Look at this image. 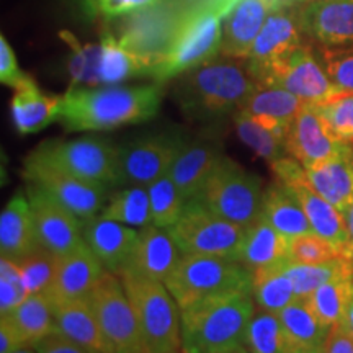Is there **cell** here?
Segmentation results:
<instances>
[{
	"instance_id": "e0dca14e",
	"label": "cell",
	"mask_w": 353,
	"mask_h": 353,
	"mask_svg": "<svg viewBox=\"0 0 353 353\" xmlns=\"http://www.w3.org/2000/svg\"><path fill=\"white\" fill-rule=\"evenodd\" d=\"M348 143H343L330 130L317 105L304 103L291 123L286 136V154L296 159L303 167H311L341 154Z\"/></svg>"
},
{
	"instance_id": "44dd1931",
	"label": "cell",
	"mask_w": 353,
	"mask_h": 353,
	"mask_svg": "<svg viewBox=\"0 0 353 353\" xmlns=\"http://www.w3.org/2000/svg\"><path fill=\"white\" fill-rule=\"evenodd\" d=\"M107 268L85 242L59 260L54 281L46 294L52 301L88 298Z\"/></svg>"
},
{
	"instance_id": "5bb4252c",
	"label": "cell",
	"mask_w": 353,
	"mask_h": 353,
	"mask_svg": "<svg viewBox=\"0 0 353 353\" xmlns=\"http://www.w3.org/2000/svg\"><path fill=\"white\" fill-rule=\"evenodd\" d=\"M185 143L179 132H149L118 145L121 185L148 187L169 174L176 154Z\"/></svg>"
},
{
	"instance_id": "9a60e30c",
	"label": "cell",
	"mask_w": 353,
	"mask_h": 353,
	"mask_svg": "<svg viewBox=\"0 0 353 353\" xmlns=\"http://www.w3.org/2000/svg\"><path fill=\"white\" fill-rule=\"evenodd\" d=\"M306 39L309 38L304 33L299 19V6L291 0H285L265 21L252 51L245 59L247 69L254 81L259 83L278 61L283 59Z\"/></svg>"
},
{
	"instance_id": "83f0119b",
	"label": "cell",
	"mask_w": 353,
	"mask_h": 353,
	"mask_svg": "<svg viewBox=\"0 0 353 353\" xmlns=\"http://www.w3.org/2000/svg\"><path fill=\"white\" fill-rule=\"evenodd\" d=\"M304 170L316 192L341 213L353 201V145L348 144L337 156Z\"/></svg>"
},
{
	"instance_id": "cb8c5ba5",
	"label": "cell",
	"mask_w": 353,
	"mask_h": 353,
	"mask_svg": "<svg viewBox=\"0 0 353 353\" xmlns=\"http://www.w3.org/2000/svg\"><path fill=\"white\" fill-rule=\"evenodd\" d=\"M156 63L125 46L112 30H105L97 51V81L100 85H118L134 77H151Z\"/></svg>"
},
{
	"instance_id": "484cf974",
	"label": "cell",
	"mask_w": 353,
	"mask_h": 353,
	"mask_svg": "<svg viewBox=\"0 0 353 353\" xmlns=\"http://www.w3.org/2000/svg\"><path fill=\"white\" fill-rule=\"evenodd\" d=\"M39 247L28 195L15 193L0 214V254L10 260H19Z\"/></svg>"
},
{
	"instance_id": "e575fe53",
	"label": "cell",
	"mask_w": 353,
	"mask_h": 353,
	"mask_svg": "<svg viewBox=\"0 0 353 353\" xmlns=\"http://www.w3.org/2000/svg\"><path fill=\"white\" fill-rule=\"evenodd\" d=\"M286 263L252 272V294L259 311L278 314L298 299L293 281L285 272Z\"/></svg>"
},
{
	"instance_id": "ab89813d",
	"label": "cell",
	"mask_w": 353,
	"mask_h": 353,
	"mask_svg": "<svg viewBox=\"0 0 353 353\" xmlns=\"http://www.w3.org/2000/svg\"><path fill=\"white\" fill-rule=\"evenodd\" d=\"M353 288L352 280H335L322 285L317 288L311 296L306 298L309 306L316 312L321 322L327 327L341 324L345 317L347 304L350 299Z\"/></svg>"
},
{
	"instance_id": "6f0895ef",
	"label": "cell",
	"mask_w": 353,
	"mask_h": 353,
	"mask_svg": "<svg viewBox=\"0 0 353 353\" xmlns=\"http://www.w3.org/2000/svg\"><path fill=\"white\" fill-rule=\"evenodd\" d=\"M291 2L298 3V6H304V3H309V2H317V0H291Z\"/></svg>"
},
{
	"instance_id": "d6986e66",
	"label": "cell",
	"mask_w": 353,
	"mask_h": 353,
	"mask_svg": "<svg viewBox=\"0 0 353 353\" xmlns=\"http://www.w3.org/2000/svg\"><path fill=\"white\" fill-rule=\"evenodd\" d=\"M306 37L321 46L353 43V0H317L299 6Z\"/></svg>"
},
{
	"instance_id": "ba28073f",
	"label": "cell",
	"mask_w": 353,
	"mask_h": 353,
	"mask_svg": "<svg viewBox=\"0 0 353 353\" xmlns=\"http://www.w3.org/2000/svg\"><path fill=\"white\" fill-rule=\"evenodd\" d=\"M169 232L182 255H214L237 260L247 228L221 218L198 198H192Z\"/></svg>"
},
{
	"instance_id": "f35d334b",
	"label": "cell",
	"mask_w": 353,
	"mask_h": 353,
	"mask_svg": "<svg viewBox=\"0 0 353 353\" xmlns=\"http://www.w3.org/2000/svg\"><path fill=\"white\" fill-rule=\"evenodd\" d=\"M148 192L151 200L152 224L169 231L182 216L187 200L170 174L162 175L156 182L148 185Z\"/></svg>"
},
{
	"instance_id": "30bf717a",
	"label": "cell",
	"mask_w": 353,
	"mask_h": 353,
	"mask_svg": "<svg viewBox=\"0 0 353 353\" xmlns=\"http://www.w3.org/2000/svg\"><path fill=\"white\" fill-rule=\"evenodd\" d=\"M101 332L112 353H139L145 350L143 332L120 276L105 272L88 294Z\"/></svg>"
},
{
	"instance_id": "1f68e13d",
	"label": "cell",
	"mask_w": 353,
	"mask_h": 353,
	"mask_svg": "<svg viewBox=\"0 0 353 353\" xmlns=\"http://www.w3.org/2000/svg\"><path fill=\"white\" fill-rule=\"evenodd\" d=\"M291 345L298 352L325 350L330 329L321 322L307 299L298 298L278 312Z\"/></svg>"
},
{
	"instance_id": "2e32d148",
	"label": "cell",
	"mask_w": 353,
	"mask_h": 353,
	"mask_svg": "<svg viewBox=\"0 0 353 353\" xmlns=\"http://www.w3.org/2000/svg\"><path fill=\"white\" fill-rule=\"evenodd\" d=\"M26 195L32 208L39 245L63 257L79 249L83 242V223L63 203L52 198L46 190L28 183Z\"/></svg>"
},
{
	"instance_id": "11a10c76",
	"label": "cell",
	"mask_w": 353,
	"mask_h": 353,
	"mask_svg": "<svg viewBox=\"0 0 353 353\" xmlns=\"http://www.w3.org/2000/svg\"><path fill=\"white\" fill-rule=\"evenodd\" d=\"M224 353H250V352L247 350V348H245L244 345H239V347L232 348V350H229V352H224Z\"/></svg>"
},
{
	"instance_id": "f6af8a7d",
	"label": "cell",
	"mask_w": 353,
	"mask_h": 353,
	"mask_svg": "<svg viewBox=\"0 0 353 353\" xmlns=\"http://www.w3.org/2000/svg\"><path fill=\"white\" fill-rule=\"evenodd\" d=\"M341 257V252L332 242L319 234H303L290 241V260L296 263H321ZM343 257V255H342Z\"/></svg>"
},
{
	"instance_id": "52a82bcc",
	"label": "cell",
	"mask_w": 353,
	"mask_h": 353,
	"mask_svg": "<svg viewBox=\"0 0 353 353\" xmlns=\"http://www.w3.org/2000/svg\"><path fill=\"white\" fill-rule=\"evenodd\" d=\"M196 198L221 218L249 228L262 214V179L223 156Z\"/></svg>"
},
{
	"instance_id": "5b68a950",
	"label": "cell",
	"mask_w": 353,
	"mask_h": 353,
	"mask_svg": "<svg viewBox=\"0 0 353 353\" xmlns=\"http://www.w3.org/2000/svg\"><path fill=\"white\" fill-rule=\"evenodd\" d=\"M118 276L138 317L145 348L154 353L182 352L180 307L164 281L131 272Z\"/></svg>"
},
{
	"instance_id": "6da1fadb",
	"label": "cell",
	"mask_w": 353,
	"mask_h": 353,
	"mask_svg": "<svg viewBox=\"0 0 353 353\" xmlns=\"http://www.w3.org/2000/svg\"><path fill=\"white\" fill-rule=\"evenodd\" d=\"M161 83L138 87H70L57 121L65 131H108L151 120L159 113Z\"/></svg>"
},
{
	"instance_id": "d4e9b609",
	"label": "cell",
	"mask_w": 353,
	"mask_h": 353,
	"mask_svg": "<svg viewBox=\"0 0 353 353\" xmlns=\"http://www.w3.org/2000/svg\"><path fill=\"white\" fill-rule=\"evenodd\" d=\"M52 312L57 332L92 353H112L88 298L52 301Z\"/></svg>"
},
{
	"instance_id": "9c48e42d",
	"label": "cell",
	"mask_w": 353,
	"mask_h": 353,
	"mask_svg": "<svg viewBox=\"0 0 353 353\" xmlns=\"http://www.w3.org/2000/svg\"><path fill=\"white\" fill-rule=\"evenodd\" d=\"M30 156L83 180L107 187L121 185L118 145L88 136L79 139H50L38 145Z\"/></svg>"
},
{
	"instance_id": "d6a6232c",
	"label": "cell",
	"mask_w": 353,
	"mask_h": 353,
	"mask_svg": "<svg viewBox=\"0 0 353 353\" xmlns=\"http://www.w3.org/2000/svg\"><path fill=\"white\" fill-rule=\"evenodd\" d=\"M0 317H8L32 347L50 334L57 332L52 301L46 293L28 294L12 312Z\"/></svg>"
},
{
	"instance_id": "681fc988",
	"label": "cell",
	"mask_w": 353,
	"mask_h": 353,
	"mask_svg": "<svg viewBox=\"0 0 353 353\" xmlns=\"http://www.w3.org/2000/svg\"><path fill=\"white\" fill-rule=\"evenodd\" d=\"M38 353H92L59 332H52L34 345Z\"/></svg>"
},
{
	"instance_id": "ffe728a7",
	"label": "cell",
	"mask_w": 353,
	"mask_h": 353,
	"mask_svg": "<svg viewBox=\"0 0 353 353\" xmlns=\"http://www.w3.org/2000/svg\"><path fill=\"white\" fill-rule=\"evenodd\" d=\"M285 0H239L223 26L221 54L247 59L270 13Z\"/></svg>"
},
{
	"instance_id": "3957f363",
	"label": "cell",
	"mask_w": 353,
	"mask_h": 353,
	"mask_svg": "<svg viewBox=\"0 0 353 353\" xmlns=\"http://www.w3.org/2000/svg\"><path fill=\"white\" fill-rule=\"evenodd\" d=\"M180 77L176 99L193 120H214L239 112L257 87L247 64L228 56L214 57Z\"/></svg>"
},
{
	"instance_id": "8992f818",
	"label": "cell",
	"mask_w": 353,
	"mask_h": 353,
	"mask_svg": "<svg viewBox=\"0 0 353 353\" xmlns=\"http://www.w3.org/2000/svg\"><path fill=\"white\" fill-rule=\"evenodd\" d=\"M165 286L179 307L185 309L216 294L252 290V273L236 259L182 255Z\"/></svg>"
},
{
	"instance_id": "4fadbf2b",
	"label": "cell",
	"mask_w": 353,
	"mask_h": 353,
	"mask_svg": "<svg viewBox=\"0 0 353 353\" xmlns=\"http://www.w3.org/2000/svg\"><path fill=\"white\" fill-rule=\"evenodd\" d=\"M23 179L26 183H34L46 190L52 198L81 218L82 223L95 218L108 200L107 185L88 182L32 156L23 162Z\"/></svg>"
},
{
	"instance_id": "603a6c76",
	"label": "cell",
	"mask_w": 353,
	"mask_h": 353,
	"mask_svg": "<svg viewBox=\"0 0 353 353\" xmlns=\"http://www.w3.org/2000/svg\"><path fill=\"white\" fill-rule=\"evenodd\" d=\"M221 159L223 148L216 141L185 139L169 172L185 200L188 201L200 195L203 185Z\"/></svg>"
},
{
	"instance_id": "7c38bea8",
	"label": "cell",
	"mask_w": 353,
	"mask_h": 353,
	"mask_svg": "<svg viewBox=\"0 0 353 353\" xmlns=\"http://www.w3.org/2000/svg\"><path fill=\"white\" fill-rule=\"evenodd\" d=\"M260 85H275L296 95L304 103L319 105L339 94L316 54L311 39L299 44L283 59L278 61L259 82Z\"/></svg>"
},
{
	"instance_id": "7dc6e473",
	"label": "cell",
	"mask_w": 353,
	"mask_h": 353,
	"mask_svg": "<svg viewBox=\"0 0 353 353\" xmlns=\"http://www.w3.org/2000/svg\"><path fill=\"white\" fill-rule=\"evenodd\" d=\"M88 19H117L156 6L161 0H77Z\"/></svg>"
},
{
	"instance_id": "c3c4849f",
	"label": "cell",
	"mask_w": 353,
	"mask_h": 353,
	"mask_svg": "<svg viewBox=\"0 0 353 353\" xmlns=\"http://www.w3.org/2000/svg\"><path fill=\"white\" fill-rule=\"evenodd\" d=\"M0 81H2L3 85L12 88H19L32 81V77L26 76L23 70L19 68L15 52H13L12 46L3 34L0 37Z\"/></svg>"
},
{
	"instance_id": "836d02e7",
	"label": "cell",
	"mask_w": 353,
	"mask_h": 353,
	"mask_svg": "<svg viewBox=\"0 0 353 353\" xmlns=\"http://www.w3.org/2000/svg\"><path fill=\"white\" fill-rule=\"evenodd\" d=\"M285 272L293 281L298 298L306 299L319 286L329 283V281L352 280L353 263L350 259L342 257V255L321 263H296L290 260L285 265Z\"/></svg>"
},
{
	"instance_id": "8d00e7d4",
	"label": "cell",
	"mask_w": 353,
	"mask_h": 353,
	"mask_svg": "<svg viewBox=\"0 0 353 353\" xmlns=\"http://www.w3.org/2000/svg\"><path fill=\"white\" fill-rule=\"evenodd\" d=\"M244 347L250 353H296L278 314L259 309L247 325Z\"/></svg>"
},
{
	"instance_id": "db71d44e",
	"label": "cell",
	"mask_w": 353,
	"mask_h": 353,
	"mask_svg": "<svg viewBox=\"0 0 353 353\" xmlns=\"http://www.w3.org/2000/svg\"><path fill=\"white\" fill-rule=\"evenodd\" d=\"M342 214H343V221H345V226H347L348 236H350V244L353 249V201L342 211Z\"/></svg>"
},
{
	"instance_id": "816d5d0a",
	"label": "cell",
	"mask_w": 353,
	"mask_h": 353,
	"mask_svg": "<svg viewBox=\"0 0 353 353\" xmlns=\"http://www.w3.org/2000/svg\"><path fill=\"white\" fill-rule=\"evenodd\" d=\"M325 353H353V339L343 324L330 327L327 342H325Z\"/></svg>"
},
{
	"instance_id": "f1b7e54d",
	"label": "cell",
	"mask_w": 353,
	"mask_h": 353,
	"mask_svg": "<svg viewBox=\"0 0 353 353\" xmlns=\"http://www.w3.org/2000/svg\"><path fill=\"white\" fill-rule=\"evenodd\" d=\"M61 101L63 97L43 94L33 79L15 88L10 100V113L17 131L20 134H34L57 121Z\"/></svg>"
},
{
	"instance_id": "f907efd6",
	"label": "cell",
	"mask_w": 353,
	"mask_h": 353,
	"mask_svg": "<svg viewBox=\"0 0 353 353\" xmlns=\"http://www.w3.org/2000/svg\"><path fill=\"white\" fill-rule=\"evenodd\" d=\"M23 347H28V343L19 329L8 317H0V353H13Z\"/></svg>"
},
{
	"instance_id": "7a4b0ae2",
	"label": "cell",
	"mask_w": 353,
	"mask_h": 353,
	"mask_svg": "<svg viewBox=\"0 0 353 353\" xmlns=\"http://www.w3.org/2000/svg\"><path fill=\"white\" fill-rule=\"evenodd\" d=\"M252 290H237L180 309L182 353H224L244 345L255 312Z\"/></svg>"
},
{
	"instance_id": "277c9868",
	"label": "cell",
	"mask_w": 353,
	"mask_h": 353,
	"mask_svg": "<svg viewBox=\"0 0 353 353\" xmlns=\"http://www.w3.org/2000/svg\"><path fill=\"white\" fill-rule=\"evenodd\" d=\"M239 0H200L182 13L170 50L152 70L154 82L182 76L218 57L223 43V20Z\"/></svg>"
},
{
	"instance_id": "bcb514c9",
	"label": "cell",
	"mask_w": 353,
	"mask_h": 353,
	"mask_svg": "<svg viewBox=\"0 0 353 353\" xmlns=\"http://www.w3.org/2000/svg\"><path fill=\"white\" fill-rule=\"evenodd\" d=\"M28 296L19 267L10 259H0V316L12 312Z\"/></svg>"
},
{
	"instance_id": "60d3db41",
	"label": "cell",
	"mask_w": 353,
	"mask_h": 353,
	"mask_svg": "<svg viewBox=\"0 0 353 353\" xmlns=\"http://www.w3.org/2000/svg\"><path fill=\"white\" fill-rule=\"evenodd\" d=\"M61 257L51 252L46 247L39 245L32 254L25 255L19 260H13L19 267V272L23 278L25 288L28 294L46 293L54 281L57 267Z\"/></svg>"
},
{
	"instance_id": "d590c367",
	"label": "cell",
	"mask_w": 353,
	"mask_h": 353,
	"mask_svg": "<svg viewBox=\"0 0 353 353\" xmlns=\"http://www.w3.org/2000/svg\"><path fill=\"white\" fill-rule=\"evenodd\" d=\"M101 218L113 219L126 226L141 229L152 223L151 200L148 187L132 185L131 188L120 190L108 198L107 205L100 213Z\"/></svg>"
},
{
	"instance_id": "4dcf8cb0",
	"label": "cell",
	"mask_w": 353,
	"mask_h": 353,
	"mask_svg": "<svg viewBox=\"0 0 353 353\" xmlns=\"http://www.w3.org/2000/svg\"><path fill=\"white\" fill-rule=\"evenodd\" d=\"M262 216L290 241L303 234L314 232L301 203L286 185L276 179L263 190Z\"/></svg>"
},
{
	"instance_id": "9f6ffc18",
	"label": "cell",
	"mask_w": 353,
	"mask_h": 353,
	"mask_svg": "<svg viewBox=\"0 0 353 353\" xmlns=\"http://www.w3.org/2000/svg\"><path fill=\"white\" fill-rule=\"evenodd\" d=\"M13 353H38V352L34 350V347L28 345V347H23V348H20V350H17V352H13Z\"/></svg>"
},
{
	"instance_id": "f5cc1de1",
	"label": "cell",
	"mask_w": 353,
	"mask_h": 353,
	"mask_svg": "<svg viewBox=\"0 0 353 353\" xmlns=\"http://www.w3.org/2000/svg\"><path fill=\"white\" fill-rule=\"evenodd\" d=\"M341 324H343V327L347 329V332L350 334V337L353 339V288H352L350 299H348V304H347L345 317H343V321L341 322Z\"/></svg>"
},
{
	"instance_id": "680465c9",
	"label": "cell",
	"mask_w": 353,
	"mask_h": 353,
	"mask_svg": "<svg viewBox=\"0 0 353 353\" xmlns=\"http://www.w3.org/2000/svg\"><path fill=\"white\" fill-rule=\"evenodd\" d=\"M298 353H325V350H312V352H298Z\"/></svg>"
},
{
	"instance_id": "91938a15",
	"label": "cell",
	"mask_w": 353,
	"mask_h": 353,
	"mask_svg": "<svg viewBox=\"0 0 353 353\" xmlns=\"http://www.w3.org/2000/svg\"><path fill=\"white\" fill-rule=\"evenodd\" d=\"M139 353H154V352H151V350H148V348H145V350H143V352H139ZM175 353H182V352H175Z\"/></svg>"
},
{
	"instance_id": "74e56055",
	"label": "cell",
	"mask_w": 353,
	"mask_h": 353,
	"mask_svg": "<svg viewBox=\"0 0 353 353\" xmlns=\"http://www.w3.org/2000/svg\"><path fill=\"white\" fill-rule=\"evenodd\" d=\"M237 136L247 148L252 149L259 157L267 161L268 164L285 157L286 154V136L272 128L265 126L263 123L255 120L244 110L234 113Z\"/></svg>"
},
{
	"instance_id": "ac0fdd59",
	"label": "cell",
	"mask_w": 353,
	"mask_h": 353,
	"mask_svg": "<svg viewBox=\"0 0 353 353\" xmlns=\"http://www.w3.org/2000/svg\"><path fill=\"white\" fill-rule=\"evenodd\" d=\"M180 259L182 252L170 232L151 223L138 231L130 260L121 272H131L165 283Z\"/></svg>"
},
{
	"instance_id": "f546056e",
	"label": "cell",
	"mask_w": 353,
	"mask_h": 353,
	"mask_svg": "<svg viewBox=\"0 0 353 353\" xmlns=\"http://www.w3.org/2000/svg\"><path fill=\"white\" fill-rule=\"evenodd\" d=\"M303 105V100L285 88L257 83L255 90L245 100L241 110H244L257 121L263 123L265 126L288 136L291 123L296 118Z\"/></svg>"
},
{
	"instance_id": "7402d4cb",
	"label": "cell",
	"mask_w": 353,
	"mask_h": 353,
	"mask_svg": "<svg viewBox=\"0 0 353 353\" xmlns=\"http://www.w3.org/2000/svg\"><path fill=\"white\" fill-rule=\"evenodd\" d=\"M139 229L101 216L83 221V241L108 272L120 273L130 260Z\"/></svg>"
},
{
	"instance_id": "94428289",
	"label": "cell",
	"mask_w": 353,
	"mask_h": 353,
	"mask_svg": "<svg viewBox=\"0 0 353 353\" xmlns=\"http://www.w3.org/2000/svg\"><path fill=\"white\" fill-rule=\"evenodd\" d=\"M350 260H352V263H353V252H352V259Z\"/></svg>"
},
{
	"instance_id": "4316f807",
	"label": "cell",
	"mask_w": 353,
	"mask_h": 353,
	"mask_svg": "<svg viewBox=\"0 0 353 353\" xmlns=\"http://www.w3.org/2000/svg\"><path fill=\"white\" fill-rule=\"evenodd\" d=\"M237 260L250 273L290 262V239L280 234L267 219L260 218L247 228Z\"/></svg>"
},
{
	"instance_id": "8fae6325",
	"label": "cell",
	"mask_w": 353,
	"mask_h": 353,
	"mask_svg": "<svg viewBox=\"0 0 353 353\" xmlns=\"http://www.w3.org/2000/svg\"><path fill=\"white\" fill-rule=\"evenodd\" d=\"M273 175L278 182L286 185L293 195L301 203L304 213H306L312 231L327 239L337 247L343 257L352 259V244L348 236L343 214L332 203H329L324 196L319 195L307 180L306 170L293 157H281L270 164Z\"/></svg>"
},
{
	"instance_id": "ee69618b",
	"label": "cell",
	"mask_w": 353,
	"mask_h": 353,
	"mask_svg": "<svg viewBox=\"0 0 353 353\" xmlns=\"http://www.w3.org/2000/svg\"><path fill=\"white\" fill-rule=\"evenodd\" d=\"M324 120L327 121L337 138L343 143H353V94L339 92L332 99L317 105Z\"/></svg>"
},
{
	"instance_id": "7bdbcfd3",
	"label": "cell",
	"mask_w": 353,
	"mask_h": 353,
	"mask_svg": "<svg viewBox=\"0 0 353 353\" xmlns=\"http://www.w3.org/2000/svg\"><path fill=\"white\" fill-rule=\"evenodd\" d=\"M61 38L70 46L69 72L72 77L74 87H99L97 81V51L99 44H82L69 32H61Z\"/></svg>"
},
{
	"instance_id": "b9f144b4",
	"label": "cell",
	"mask_w": 353,
	"mask_h": 353,
	"mask_svg": "<svg viewBox=\"0 0 353 353\" xmlns=\"http://www.w3.org/2000/svg\"><path fill=\"white\" fill-rule=\"evenodd\" d=\"M314 48L322 68L337 90L353 94V43L342 46L317 44Z\"/></svg>"
}]
</instances>
